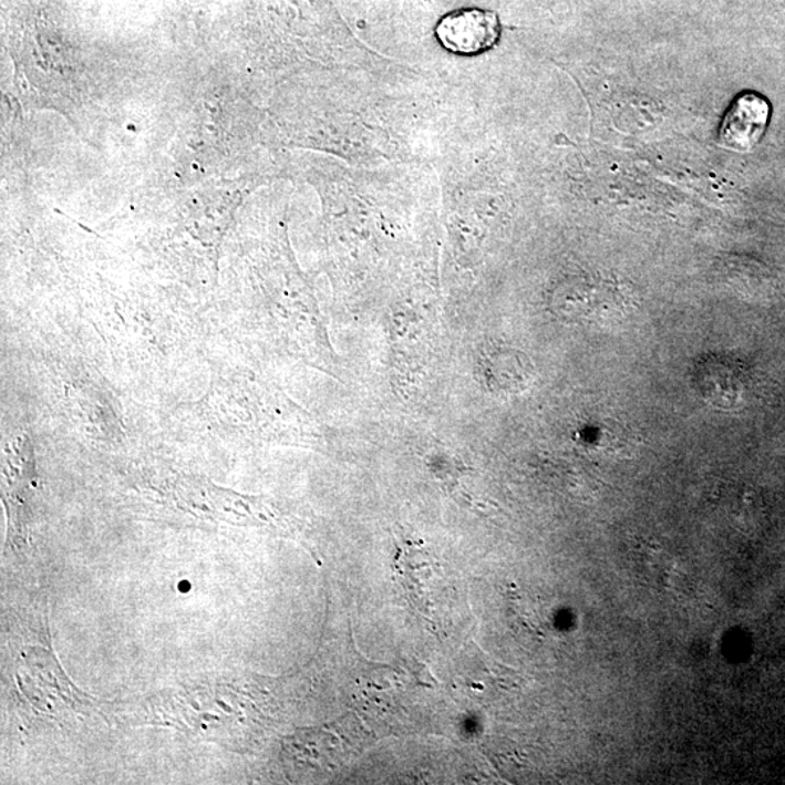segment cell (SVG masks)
Segmentation results:
<instances>
[{"label":"cell","mask_w":785,"mask_h":785,"mask_svg":"<svg viewBox=\"0 0 785 785\" xmlns=\"http://www.w3.org/2000/svg\"><path fill=\"white\" fill-rule=\"evenodd\" d=\"M769 120V101L758 92H742L720 123L719 143L731 151L750 152L764 137Z\"/></svg>","instance_id":"obj_2"},{"label":"cell","mask_w":785,"mask_h":785,"mask_svg":"<svg viewBox=\"0 0 785 785\" xmlns=\"http://www.w3.org/2000/svg\"><path fill=\"white\" fill-rule=\"evenodd\" d=\"M441 48L459 58H477L499 44L498 13L482 8H459L445 13L434 30Z\"/></svg>","instance_id":"obj_1"}]
</instances>
